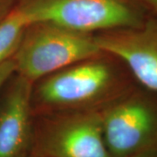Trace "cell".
Segmentation results:
<instances>
[{"instance_id": "1", "label": "cell", "mask_w": 157, "mask_h": 157, "mask_svg": "<svg viewBox=\"0 0 157 157\" xmlns=\"http://www.w3.org/2000/svg\"><path fill=\"white\" fill-rule=\"evenodd\" d=\"M101 53L91 33L39 22L27 26L12 59L16 73L33 83L75 63L97 58Z\"/></svg>"}, {"instance_id": "2", "label": "cell", "mask_w": 157, "mask_h": 157, "mask_svg": "<svg viewBox=\"0 0 157 157\" xmlns=\"http://www.w3.org/2000/svg\"><path fill=\"white\" fill-rule=\"evenodd\" d=\"M16 7L28 25L52 23L86 33L142 24L138 12L125 0H20Z\"/></svg>"}, {"instance_id": "3", "label": "cell", "mask_w": 157, "mask_h": 157, "mask_svg": "<svg viewBox=\"0 0 157 157\" xmlns=\"http://www.w3.org/2000/svg\"><path fill=\"white\" fill-rule=\"evenodd\" d=\"M30 154L43 157H111L100 110L65 111L33 127Z\"/></svg>"}, {"instance_id": "4", "label": "cell", "mask_w": 157, "mask_h": 157, "mask_svg": "<svg viewBox=\"0 0 157 157\" xmlns=\"http://www.w3.org/2000/svg\"><path fill=\"white\" fill-rule=\"evenodd\" d=\"M113 82L110 67L93 58L48 75L40 83L36 93L41 105L49 109H90L107 97Z\"/></svg>"}, {"instance_id": "5", "label": "cell", "mask_w": 157, "mask_h": 157, "mask_svg": "<svg viewBox=\"0 0 157 157\" xmlns=\"http://www.w3.org/2000/svg\"><path fill=\"white\" fill-rule=\"evenodd\" d=\"M102 132L111 157H127L157 148V107L130 97L101 110Z\"/></svg>"}, {"instance_id": "6", "label": "cell", "mask_w": 157, "mask_h": 157, "mask_svg": "<svg viewBox=\"0 0 157 157\" xmlns=\"http://www.w3.org/2000/svg\"><path fill=\"white\" fill-rule=\"evenodd\" d=\"M94 40L102 52L121 59L141 84L157 92V20L105 31Z\"/></svg>"}, {"instance_id": "7", "label": "cell", "mask_w": 157, "mask_h": 157, "mask_svg": "<svg viewBox=\"0 0 157 157\" xmlns=\"http://www.w3.org/2000/svg\"><path fill=\"white\" fill-rule=\"evenodd\" d=\"M33 82L17 74L0 103V157H27L31 151Z\"/></svg>"}, {"instance_id": "8", "label": "cell", "mask_w": 157, "mask_h": 157, "mask_svg": "<svg viewBox=\"0 0 157 157\" xmlns=\"http://www.w3.org/2000/svg\"><path fill=\"white\" fill-rule=\"evenodd\" d=\"M28 25L27 20L17 7L0 19V63L13 58Z\"/></svg>"}, {"instance_id": "9", "label": "cell", "mask_w": 157, "mask_h": 157, "mask_svg": "<svg viewBox=\"0 0 157 157\" xmlns=\"http://www.w3.org/2000/svg\"><path fill=\"white\" fill-rule=\"evenodd\" d=\"M14 73H16V67L13 59L0 63V90L13 76Z\"/></svg>"}, {"instance_id": "10", "label": "cell", "mask_w": 157, "mask_h": 157, "mask_svg": "<svg viewBox=\"0 0 157 157\" xmlns=\"http://www.w3.org/2000/svg\"><path fill=\"white\" fill-rule=\"evenodd\" d=\"M127 157H157V148H151Z\"/></svg>"}, {"instance_id": "11", "label": "cell", "mask_w": 157, "mask_h": 157, "mask_svg": "<svg viewBox=\"0 0 157 157\" xmlns=\"http://www.w3.org/2000/svg\"><path fill=\"white\" fill-rule=\"evenodd\" d=\"M11 0H0V19L4 17L9 12V6Z\"/></svg>"}, {"instance_id": "12", "label": "cell", "mask_w": 157, "mask_h": 157, "mask_svg": "<svg viewBox=\"0 0 157 157\" xmlns=\"http://www.w3.org/2000/svg\"><path fill=\"white\" fill-rule=\"evenodd\" d=\"M141 1L157 12V0H141Z\"/></svg>"}, {"instance_id": "13", "label": "cell", "mask_w": 157, "mask_h": 157, "mask_svg": "<svg viewBox=\"0 0 157 157\" xmlns=\"http://www.w3.org/2000/svg\"><path fill=\"white\" fill-rule=\"evenodd\" d=\"M27 157H43V156H39V155H33V154H29V155Z\"/></svg>"}]
</instances>
